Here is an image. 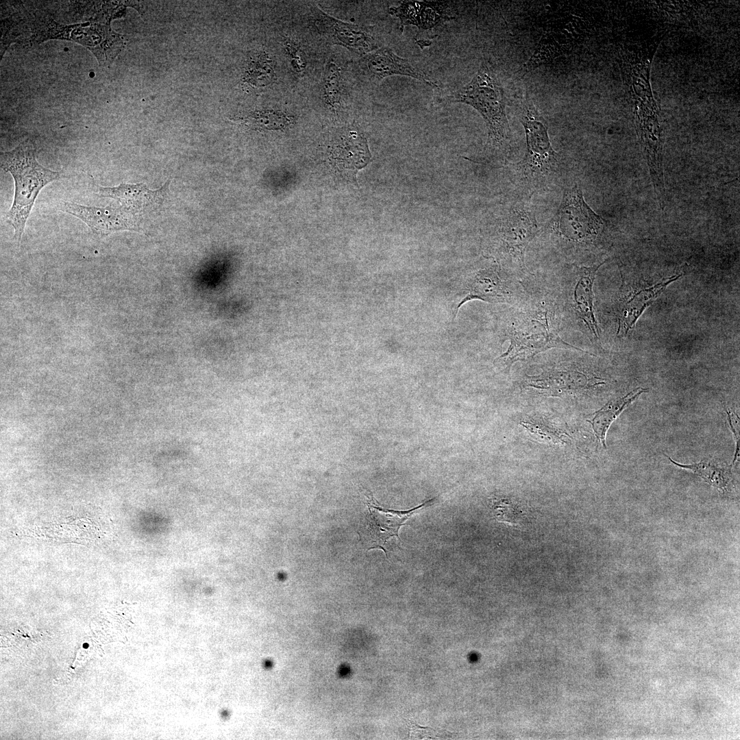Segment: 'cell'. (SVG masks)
I'll return each instance as SVG.
<instances>
[{
  "label": "cell",
  "instance_id": "cell-25",
  "mask_svg": "<svg viewBox=\"0 0 740 740\" xmlns=\"http://www.w3.org/2000/svg\"><path fill=\"white\" fill-rule=\"evenodd\" d=\"M285 50L295 71L297 73L304 71L306 68V63L296 45L291 42H286L285 43Z\"/></svg>",
  "mask_w": 740,
  "mask_h": 740
},
{
  "label": "cell",
  "instance_id": "cell-24",
  "mask_svg": "<svg viewBox=\"0 0 740 740\" xmlns=\"http://www.w3.org/2000/svg\"><path fill=\"white\" fill-rule=\"evenodd\" d=\"M494 515L498 521L516 523L520 513L515 504L508 499H500L493 502Z\"/></svg>",
  "mask_w": 740,
  "mask_h": 740
},
{
  "label": "cell",
  "instance_id": "cell-6",
  "mask_svg": "<svg viewBox=\"0 0 740 740\" xmlns=\"http://www.w3.org/2000/svg\"><path fill=\"white\" fill-rule=\"evenodd\" d=\"M551 226L560 245L578 250L589 249L598 243L604 223L586 203L582 190L575 185L565 189Z\"/></svg>",
  "mask_w": 740,
  "mask_h": 740
},
{
  "label": "cell",
  "instance_id": "cell-17",
  "mask_svg": "<svg viewBox=\"0 0 740 740\" xmlns=\"http://www.w3.org/2000/svg\"><path fill=\"white\" fill-rule=\"evenodd\" d=\"M319 23L323 32L334 43L339 44L360 55H367L379 47L378 40L365 28L347 23L321 12Z\"/></svg>",
  "mask_w": 740,
  "mask_h": 740
},
{
  "label": "cell",
  "instance_id": "cell-26",
  "mask_svg": "<svg viewBox=\"0 0 740 740\" xmlns=\"http://www.w3.org/2000/svg\"><path fill=\"white\" fill-rule=\"evenodd\" d=\"M725 410H726V413L727 414V416H728L727 418H728V421L730 428L732 432H733L734 437H735V439L736 447H735V454H734V458H733L732 462V463L733 465H735V463H736V461L737 460V458L739 456V432H737V428L735 427L734 423H733V415H734L732 414V412L730 410H728L727 408H725Z\"/></svg>",
  "mask_w": 740,
  "mask_h": 740
},
{
  "label": "cell",
  "instance_id": "cell-1",
  "mask_svg": "<svg viewBox=\"0 0 740 740\" xmlns=\"http://www.w3.org/2000/svg\"><path fill=\"white\" fill-rule=\"evenodd\" d=\"M522 282L524 295L506 310L499 323L509 346L494 362L508 371L515 362L530 360L551 349L587 352L560 337L563 317L551 289L539 284L534 275Z\"/></svg>",
  "mask_w": 740,
  "mask_h": 740
},
{
  "label": "cell",
  "instance_id": "cell-23",
  "mask_svg": "<svg viewBox=\"0 0 740 740\" xmlns=\"http://www.w3.org/2000/svg\"><path fill=\"white\" fill-rule=\"evenodd\" d=\"M323 97L331 108H334L340 105V70L332 61L328 63L325 72Z\"/></svg>",
  "mask_w": 740,
  "mask_h": 740
},
{
  "label": "cell",
  "instance_id": "cell-15",
  "mask_svg": "<svg viewBox=\"0 0 740 740\" xmlns=\"http://www.w3.org/2000/svg\"><path fill=\"white\" fill-rule=\"evenodd\" d=\"M681 274L672 276L657 284L628 293L620 291L616 301L614 314L617 321V335L626 336L631 330L638 318L656 297L664 291L668 284L676 281Z\"/></svg>",
  "mask_w": 740,
  "mask_h": 740
},
{
  "label": "cell",
  "instance_id": "cell-16",
  "mask_svg": "<svg viewBox=\"0 0 740 740\" xmlns=\"http://www.w3.org/2000/svg\"><path fill=\"white\" fill-rule=\"evenodd\" d=\"M366 71L375 79H382L393 75L412 77L432 87L439 88L438 84L408 60L397 56L389 47H382L366 55L363 60Z\"/></svg>",
  "mask_w": 740,
  "mask_h": 740
},
{
  "label": "cell",
  "instance_id": "cell-2",
  "mask_svg": "<svg viewBox=\"0 0 740 740\" xmlns=\"http://www.w3.org/2000/svg\"><path fill=\"white\" fill-rule=\"evenodd\" d=\"M451 102L474 108L484 119L486 147L493 156H506L510 148L511 132L506 112L502 84L492 66L483 62L471 79L452 93Z\"/></svg>",
  "mask_w": 740,
  "mask_h": 740
},
{
  "label": "cell",
  "instance_id": "cell-13",
  "mask_svg": "<svg viewBox=\"0 0 740 740\" xmlns=\"http://www.w3.org/2000/svg\"><path fill=\"white\" fill-rule=\"evenodd\" d=\"M434 499L406 510H395L378 506L371 497L367 502L369 515L365 519V534L371 546L369 550L380 548L387 556L385 545L393 537L399 539V530L412 515L434 502Z\"/></svg>",
  "mask_w": 740,
  "mask_h": 740
},
{
  "label": "cell",
  "instance_id": "cell-4",
  "mask_svg": "<svg viewBox=\"0 0 740 740\" xmlns=\"http://www.w3.org/2000/svg\"><path fill=\"white\" fill-rule=\"evenodd\" d=\"M539 230L533 206L528 201H517L506 209L492 236L491 248L496 262L521 281L532 275L525 254Z\"/></svg>",
  "mask_w": 740,
  "mask_h": 740
},
{
  "label": "cell",
  "instance_id": "cell-5",
  "mask_svg": "<svg viewBox=\"0 0 740 740\" xmlns=\"http://www.w3.org/2000/svg\"><path fill=\"white\" fill-rule=\"evenodd\" d=\"M606 260L591 266L568 264L555 287L551 288L558 304L563 321L582 327L591 340H600L595 315L593 284L599 268Z\"/></svg>",
  "mask_w": 740,
  "mask_h": 740
},
{
  "label": "cell",
  "instance_id": "cell-9",
  "mask_svg": "<svg viewBox=\"0 0 740 740\" xmlns=\"http://www.w3.org/2000/svg\"><path fill=\"white\" fill-rule=\"evenodd\" d=\"M118 204L117 206L100 207L62 201L57 205V209L78 218L100 237L125 230L141 232L145 220Z\"/></svg>",
  "mask_w": 740,
  "mask_h": 740
},
{
  "label": "cell",
  "instance_id": "cell-20",
  "mask_svg": "<svg viewBox=\"0 0 740 740\" xmlns=\"http://www.w3.org/2000/svg\"><path fill=\"white\" fill-rule=\"evenodd\" d=\"M648 391V388L637 387L624 396L610 399L594 412L591 419L587 420L591 425L596 439L605 449L606 432L612 423L630 404Z\"/></svg>",
  "mask_w": 740,
  "mask_h": 740
},
{
  "label": "cell",
  "instance_id": "cell-22",
  "mask_svg": "<svg viewBox=\"0 0 740 740\" xmlns=\"http://www.w3.org/2000/svg\"><path fill=\"white\" fill-rule=\"evenodd\" d=\"M245 124L258 129L275 130L285 127L291 122L282 112L275 110L256 111L244 119Z\"/></svg>",
  "mask_w": 740,
  "mask_h": 740
},
{
  "label": "cell",
  "instance_id": "cell-14",
  "mask_svg": "<svg viewBox=\"0 0 740 740\" xmlns=\"http://www.w3.org/2000/svg\"><path fill=\"white\" fill-rule=\"evenodd\" d=\"M389 13L399 20V30L415 25L420 30L432 31L454 18L444 1H404L391 7Z\"/></svg>",
  "mask_w": 740,
  "mask_h": 740
},
{
  "label": "cell",
  "instance_id": "cell-11",
  "mask_svg": "<svg viewBox=\"0 0 740 740\" xmlns=\"http://www.w3.org/2000/svg\"><path fill=\"white\" fill-rule=\"evenodd\" d=\"M44 31L49 38L66 39L78 42L89 49L97 57L100 65L106 66L113 62L123 47L121 35L113 32L110 25L97 23L58 25Z\"/></svg>",
  "mask_w": 740,
  "mask_h": 740
},
{
  "label": "cell",
  "instance_id": "cell-8",
  "mask_svg": "<svg viewBox=\"0 0 740 740\" xmlns=\"http://www.w3.org/2000/svg\"><path fill=\"white\" fill-rule=\"evenodd\" d=\"M496 262L485 264L471 272L467 283V295L459 307L473 299L511 306L523 297L525 293L523 282Z\"/></svg>",
  "mask_w": 740,
  "mask_h": 740
},
{
  "label": "cell",
  "instance_id": "cell-19",
  "mask_svg": "<svg viewBox=\"0 0 740 740\" xmlns=\"http://www.w3.org/2000/svg\"><path fill=\"white\" fill-rule=\"evenodd\" d=\"M665 456L676 467L691 471L723 494L730 493L735 487L732 471L734 465L732 463L723 465L711 458H704L698 463L682 464L676 462L668 455L665 454Z\"/></svg>",
  "mask_w": 740,
  "mask_h": 740
},
{
  "label": "cell",
  "instance_id": "cell-27",
  "mask_svg": "<svg viewBox=\"0 0 740 740\" xmlns=\"http://www.w3.org/2000/svg\"><path fill=\"white\" fill-rule=\"evenodd\" d=\"M410 733L412 737L416 738H423L434 736V732L432 729L430 728L421 727L416 724L411 726Z\"/></svg>",
  "mask_w": 740,
  "mask_h": 740
},
{
  "label": "cell",
  "instance_id": "cell-7",
  "mask_svg": "<svg viewBox=\"0 0 740 740\" xmlns=\"http://www.w3.org/2000/svg\"><path fill=\"white\" fill-rule=\"evenodd\" d=\"M519 121L523 127L526 150L517 164L528 180L544 179L554 174L559 165L558 154L553 149L548 124L526 92L518 108Z\"/></svg>",
  "mask_w": 740,
  "mask_h": 740
},
{
  "label": "cell",
  "instance_id": "cell-10",
  "mask_svg": "<svg viewBox=\"0 0 740 740\" xmlns=\"http://www.w3.org/2000/svg\"><path fill=\"white\" fill-rule=\"evenodd\" d=\"M605 384L604 380L595 374L580 369L576 365L560 363L545 365L539 374L526 375L522 386L557 395L564 393H583Z\"/></svg>",
  "mask_w": 740,
  "mask_h": 740
},
{
  "label": "cell",
  "instance_id": "cell-21",
  "mask_svg": "<svg viewBox=\"0 0 740 740\" xmlns=\"http://www.w3.org/2000/svg\"><path fill=\"white\" fill-rule=\"evenodd\" d=\"M274 77L272 61L266 53H262L249 63L245 80L252 86L260 87L273 82Z\"/></svg>",
  "mask_w": 740,
  "mask_h": 740
},
{
  "label": "cell",
  "instance_id": "cell-18",
  "mask_svg": "<svg viewBox=\"0 0 740 740\" xmlns=\"http://www.w3.org/2000/svg\"><path fill=\"white\" fill-rule=\"evenodd\" d=\"M371 158L367 140L357 131L352 130L342 138L333 149V158L341 169L352 173L365 166Z\"/></svg>",
  "mask_w": 740,
  "mask_h": 740
},
{
  "label": "cell",
  "instance_id": "cell-12",
  "mask_svg": "<svg viewBox=\"0 0 740 740\" xmlns=\"http://www.w3.org/2000/svg\"><path fill=\"white\" fill-rule=\"evenodd\" d=\"M169 186V182L155 190L143 183L122 182L116 186H103L92 180L91 188L95 194L117 201L146 221L160 208Z\"/></svg>",
  "mask_w": 740,
  "mask_h": 740
},
{
  "label": "cell",
  "instance_id": "cell-3",
  "mask_svg": "<svg viewBox=\"0 0 740 740\" xmlns=\"http://www.w3.org/2000/svg\"><path fill=\"white\" fill-rule=\"evenodd\" d=\"M1 168L10 173L14 182L13 201L5 219L19 243L39 193L48 184L59 180L60 174L38 162L36 145L29 139L9 151L1 152Z\"/></svg>",
  "mask_w": 740,
  "mask_h": 740
}]
</instances>
